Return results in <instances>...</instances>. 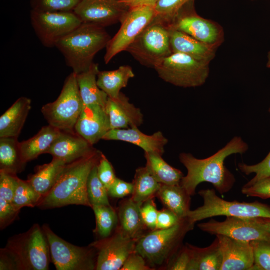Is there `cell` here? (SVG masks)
I'll return each mask as SVG.
<instances>
[{
    "instance_id": "cell-45",
    "label": "cell",
    "mask_w": 270,
    "mask_h": 270,
    "mask_svg": "<svg viewBox=\"0 0 270 270\" xmlns=\"http://www.w3.org/2000/svg\"><path fill=\"white\" fill-rule=\"evenodd\" d=\"M20 212L12 202H9L2 198H0V228L4 229L18 216Z\"/></svg>"
},
{
    "instance_id": "cell-48",
    "label": "cell",
    "mask_w": 270,
    "mask_h": 270,
    "mask_svg": "<svg viewBox=\"0 0 270 270\" xmlns=\"http://www.w3.org/2000/svg\"><path fill=\"white\" fill-rule=\"evenodd\" d=\"M182 219L172 211L166 208L158 211L156 230L170 228L180 222Z\"/></svg>"
},
{
    "instance_id": "cell-39",
    "label": "cell",
    "mask_w": 270,
    "mask_h": 270,
    "mask_svg": "<svg viewBox=\"0 0 270 270\" xmlns=\"http://www.w3.org/2000/svg\"><path fill=\"white\" fill-rule=\"evenodd\" d=\"M250 243L254 254V264L251 270H270V242L259 240Z\"/></svg>"
},
{
    "instance_id": "cell-38",
    "label": "cell",
    "mask_w": 270,
    "mask_h": 270,
    "mask_svg": "<svg viewBox=\"0 0 270 270\" xmlns=\"http://www.w3.org/2000/svg\"><path fill=\"white\" fill-rule=\"evenodd\" d=\"M82 0H31L32 10L40 12H72Z\"/></svg>"
},
{
    "instance_id": "cell-21",
    "label": "cell",
    "mask_w": 270,
    "mask_h": 270,
    "mask_svg": "<svg viewBox=\"0 0 270 270\" xmlns=\"http://www.w3.org/2000/svg\"><path fill=\"white\" fill-rule=\"evenodd\" d=\"M104 140L124 142L142 148L144 152L162 156L164 146L168 142L163 134L158 131L152 135L142 132L138 128L127 129H111L103 138Z\"/></svg>"
},
{
    "instance_id": "cell-16",
    "label": "cell",
    "mask_w": 270,
    "mask_h": 270,
    "mask_svg": "<svg viewBox=\"0 0 270 270\" xmlns=\"http://www.w3.org/2000/svg\"><path fill=\"white\" fill-rule=\"evenodd\" d=\"M130 8L122 0H82L74 12L82 23L105 28L121 23Z\"/></svg>"
},
{
    "instance_id": "cell-36",
    "label": "cell",
    "mask_w": 270,
    "mask_h": 270,
    "mask_svg": "<svg viewBox=\"0 0 270 270\" xmlns=\"http://www.w3.org/2000/svg\"><path fill=\"white\" fill-rule=\"evenodd\" d=\"M87 192L92 208L94 206H111L108 199V190L98 176L97 166L92 170L88 177Z\"/></svg>"
},
{
    "instance_id": "cell-42",
    "label": "cell",
    "mask_w": 270,
    "mask_h": 270,
    "mask_svg": "<svg viewBox=\"0 0 270 270\" xmlns=\"http://www.w3.org/2000/svg\"><path fill=\"white\" fill-rule=\"evenodd\" d=\"M242 192L247 196L270 198V177L264 178L251 185L245 184Z\"/></svg>"
},
{
    "instance_id": "cell-20",
    "label": "cell",
    "mask_w": 270,
    "mask_h": 270,
    "mask_svg": "<svg viewBox=\"0 0 270 270\" xmlns=\"http://www.w3.org/2000/svg\"><path fill=\"white\" fill-rule=\"evenodd\" d=\"M105 107L111 129L138 128L144 122L140 110L131 104L122 92L116 98L108 97Z\"/></svg>"
},
{
    "instance_id": "cell-9",
    "label": "cell",
    "mask_w": 270,
    "mask_h": 270,
    "mask_svg": "<svg viewBox=\"0 0 270 270\" xmlns=\"http://www.w3.org/2000/svg\"><path fill=\"white\" fill-rule=\"evenodd\" d=\"M209 65L184 54L172 53L154 70L168 83L184 88H196L206 82L210 74Z\"/></svg>"
},
{
    "instance_id": "cell-2",
    "label": "cell",
    "mask_w": 270,
    "mask_h": 270,
    "mask_svg": "<svg viewBox=\"0 0 270 270\" xmlns=\"http://www.w3.org/2000/svg\"><path fill=\"white\" fill-rule=\"evenodd\" d=\"M102 154L96 150L86 156L66 164L54 187L40 199L37 206L49 209L76 204L92 208L88 196V180Z\"/></svg>"
},
{
    "instance_id": "cell-49",
    "label": "cell",
    "mask_w": 270,
    "mask_h": 270,
    "mask_svg": "<svg viewBox=\"0 0 270 270\" xmlns=\"http://www.w3.org/2000/svg\"><path fill=\"white\" fill-rule=\"evenodd\" d=\"M145 259L135 251L128 257L121 270H152Z\"/></svg>"
},
{
    "instance_id": "cell-12",
    "label": "cell",
    "mask_w": 270,
    "mask_h": 270,
    "mask_svg": "<svg viewBox=\"0 0 270 270\" xmlns=\"http://www.w3.org/2000/svg\"><path fill=\"white\" fill-rule=\"evenodd\" d=\"M154 6L142 5L130 8L118 32L106 46L104 62L108 64L117 54L126 51L156 17Z\"/></svg>"
},
{
    "instance_id": "cell-8",
    "label": "cell",
    "mask_w": 270,
    "mask_h": 270,
    "mask_svg": "<svg viewBox=\"0 0 270 270\" xmlns=\"http://www.w3.org/2000/svg\"><path fill=\"white\" fill-rule=\"evenodd\" d=\"M126 51L142 65L154 68L172 54L169 26L154 18Z\"/></svg>"
},
{
    "instance_id": "cell-10",
    "label": "cell",
    "mask_w": 270,
    "mask_h": 270,
    "mask_svg": "<svg viewBox=\"0 0 270 270\" xmlns=\"http://www.w3.org/2000/svg\"><path fill=\"white\" fill-rule=\"evenodd\" d=\"M42 230L48 240L52 260L57 270H94L97 262L96 250L73 245L54 234L47 224Z\"/></svg>"
},
{
    "instance_id": "cell-33",
    "label": "cell",
    "mask_w": 270,
    "mask_h": 270,
    "mask_svg": "<svg viewBox=\"0 0 270 270\" xmlns=\"http://www.w3.org/2000/svg\"><path fill=\"white\" fill-rule=\"evenodd\" d=\"M132 183L134 190L130 198L140 205L148 200L154 198L162 185L146 166L139 168L136 170Z\"/></svg>"
},
{
    "instance_id": "cell-25",
    "label": "cell",
    "mask_w": 270,
    "mask_h": 270,
    "mask_svg": "<svg viewBox=\"0 0 270 270\" xmlns=\"http://www.w3.org/2000/svg\"><path fill=\"white\" fill-rule=\"evenodd\" d=\"M62 131L50 125L44 126L38 132L27 140L20 142L22 158L27 163L40 155L47 154Z\"/></svg>"
},
{
    "instance_id": "cell-23",
    "label": "cell",
    "mask_w": 270,
    "mask_h": 270,
    "mask_svg": "<svg viewBox=\"0 0 270 270\" xmlns=\"http://www.w3.org/2000/svg\"><path fill=\"white\" fill-rule=\"evenodd\" d=\"M142 206L130 198L120 202L117 211L119 228L126 236L136 241L148 230L142 218Z\"/></svg>"
},
{
    "instance_id": "cell-24",
    "label": "cell",
    "mask_w": 270,
    "mask_h": 270,
    "mask_svg": "<svg viewBox=\"0 0 270 270\" xmlns=\"http://www.w3.org/2000/svg\"><path fill=\"white\" fill-rule=\"evenodd\" d=\"M31 100L18 98L0 118V138H18L32 108Z\"/></svg>"
},
{
    "instance_id": "cell-30",
    "label": "cell",
    "mask_w": 270,
    "mask_h": 270,
    "mask_svg": "<svg viewBox=\"0 0 270 270\" xmlns=\"http://www.w3.org/2000/svg\"><path fill=\"white\" fill-rule=\"evenodd\" d=\"M134 76L131 66H122L114 70L100 71L97 84L109 98H116L121 92V90L126 87L129 80Z\"/></svg>"
},
{
    "instance_id": "cell-37",
    "label": "cell",
    "mask_w": 270,
    "mask_h": 270,
    "mask_svg": "<svg viewBox=\"0 0 270 270\" xmlns=\"http://www.w3.org/2000/svg\"><path fill=\"white\" fill-rule=\"evenodd\" d=\"M194 0H160L155 5V18L168 26L178 12Z\"/></svg>"
},
{
    "instance_id": "cell-52",
    "label": "cell",
    "mask_w": 270,
    "mask_h": 270,
    "mask_svg": "<svg viewBox=\"0 0 270 270\" xmlns=\"http://www.w3.org/2000/svg\"><path fill=\"white\" fill-rule=\"evenodd\" d=\"M267 68H270V51L268 52V62L266 64Z\"/></svg>"
},
{
    "instance_id": "cell-4",
    "label": "cell",
    "mask_w": 270,
    "mask_h": 270,
    "mask_svg": "<svg viewBox=\"0 0 270 270\" xmlns=\"http://www.w3.org/2000/svg\"><path fill=\"white\" fill-rule=\"evenodd\" d=\"M110 39L105 28L82 23L60 40L56 47L64 56L67 66L78 74L90 68L95 56L106 48Z\"/></svg>"
},
{
    "instance_id": "cell-34",
    "label": "cell",
    "mask_w": 270,
    "mask_h": 270,
    "mask_svg": "<svg viewBox=\"0 0 270 270\" xmlns=\"http://www.w3.org/2000/svg\"><path fill=\"white\" fill-rule=\"evenodd\" d=\"M92 208L96 218V226L94 233L100 239L108 238L114 233L118 226L117 212L111 206H94Z\"/></svg>"
},
{
    "instance_id": "cell-11",
    "label": "cell",
    "mask_w": 270,
    "mask_h": 270,
    "mask_svg": "<svg viewBox=\"0 0 270 270\" xmlns=\"http://www.w3.org/2000/svg\"><path fill=\"white\" fill-rule=\"evenodd\" d=\"M30 21L36 35L46 48L56 47L62 38L82 22L72 12H40L32 10Z\"/></svg>"
},
{
    "instance_id": "cell-54",
    "label": "cell",
    "mask_w": 270,
    "mask_h": 270,
    "mask_svg": "<svg viewBox=\"0 0 270 270\" xmlns=\"http://www.w3.org/2000/svg\"><path fill=\"white\" fill-rule=\"evenodd\" d=\"M269 112H270V108Z\"/></svg>"
},
{
    "instance_id": "cell-7",
    "label": "cell",
    "mask_w": 270,
    "mask_h": 270,
    "mask_svg": "<svg viewBox=\"0 0 270 270\" xmlns=\"http://www.w3.org/2000/svg\"><path fill=\"white\" fill-rule=\"evenodd\" d=\"M84 107L76 74L72 72L56 100L44 106L41 111L49 125L61 131L73 132Z\"/></svg>"
},
{
    "instance_id": "cell-41",
    "label": "cell",
    "mask_w": 270,
    "mask_h": 270,
    "mask_svg": "<svg viewBox=\"0 0 270 270\" xmlns=\"http://www.w3.org/2000/svg\"><path fill=\"white\" fill-rule=\"evenodd\" d=\"M18 179L17 174L0 171V198L12 203Z\"/></svg>"
},
{
    "instance_id": "cell-27",
    "label": "cell",
    "mask_w": 270,
    "mask_h": 270,
    "mask_svg": "<svg viewBox=\"0 0 270 270\" xmlns=\"http://www.w3.org/2000/svg\"><path fill=\"white\" fill-rule=\"evenodd\" d=\"M66 164L63 161L53 158L50 162L37 166L35 174L26 180L42 198L54 187Z\"/></svg>"
},
{
    "instance_id": "cell-35",
    "label": "cell",
    "mask_w": 270,
    "mask_h": 270,
    "mask_svg": "<svg viewBox=\"0 0 270 270\" xmlns=\"http://www.w3.org/2000/svg\"><path fill=\"white\" fill-rule=\"evenodd\" d=\"M41 198L27 180L18 178L12 200V204L18 210L24 207L37 206Z\"/></svg>"
},
{
    "instance_id": "cell-32",
    "label": "cell",
    "mask_w": 270,
    "mask_h": 270,
    "mask_svg": "<svg viewBox=\"0 0 270 270\" xmlns=\"http://www.w3.org/2000/svg\"><path fill=\"white\" fill-rule=\"evenodd\" d=\"M162 156L154 153L145 152L146 166L148 170L160 184H179L184 176L183 173L168 164Z\"/></svg>"
},
{
    "instance_id": "cell-31",
    "label": "cell",
    "mask_w": 270,
    "mask_h": 270,
    "mask_svg": "<svg viewBox=\"0 0 270 270\" xmlns=\"http://www.w3.org/2000/svg\"><path fill=\"white\" fill-rule=\"evenodd\" d=\"M26 164L18 138H0V171L17 174L24 170Z\"/></svg>"
},
{
    "instance_id": "cell-5",
    "label": "cell",
    "mask_w": 270,
    "mask_h": 270,
    "mask_svg": "<svg viewBox=\"0 0 270 270\" xmlns=\"http://www.w3.org/2000/svg\"><path fill=\"white\" fill-rule=\"evenodd\" d=\"M188 217L168 228L146 232L136 242L135 252L140 254L152 269H166L182 246L186 234L194 226Z\"/></svg>"
},
{
    "instance_id": "cell-13",
    "label": "cell",
    "mask_w": 270,
    "mask_h": 270,
    "mask_svg": "<svg viewBox=\"0 0 270 270\" xmlns=\"http://www.w3.org/2000/svg\"><path fill=\"white\" fill-rule=\"evenodd\" d=\"M168 26L185 33L216 50L224 42L222 27L216 22L198 15L194 9V2L185 6Z\"/></svg>"
},
{
    "instance_id": "cell-50",
    "label": "cell",
    "mask_w": 270,
    "mask_h": 270,
    "mask_svg": "<svg viewBox=\"0 0 270 270\" xmlns=\"http://www.w3.org/2000/svg\"><path fill=\"white\" fill-rule=\"evenodd\" d=\"M130 8L142 5L155 6L160 0H121Z\"/></svg>"
},
{
    "instance_id": "cell-28",
    "label": "cell",
    "mask_w": 270,
    "mask_h": 270,
    "mask_svg": "<svg viewBox=\"0 0 270 270\" xmlns=\"http://www.w3.org/2000/svg\"><path fill=\"white\" fill-rule=\"evenodd\" d=\"M156 196L166 208L172 211L180 218L186 217L190 210L191 196L180 184H162Z\"/></svg>"
},
{
    "instance_id": "cell-6",
    "label": "cell",
    "mask_w": 270,
    "mask_h": 270,
    "mask_svg": "<svg viewBox=\"0 0 270 270\" xmlns=\"http://www.w3.org/2000/svg\"><path fill=\"white\" fill-rule=\"evenodd\" d=\"M198 194L203 199L204 204L194 210H190L186 216L194 224L218 216L270 218V206L258 202L227 201L220 198L213 189L202 190Z\"/></svg>"
},
{
    "instance_id": "cell-17",
    "label": "cell",
    "mask_w": 270,
    "mask_h": 270,
    "mask_svg": "<svg viewBox=\"0 0 270 270\" xmlns=\"http://www.w3.org/2000/svg\"><path fill=\"white\" fill-rule=\"evenodd\" d=\"M110 130L106 107L98 104L84 106L74 128L78 134L92 146L102 140Z\"/></svg>"
},
{
    "instance_id": "cell-43",
    "label": "cell",
    "mask_w": 270,
    "mask_h": 270,
    "mask_svg": "<svg viewBox=\"0 0 270 270\" xmlns=\"http://www.w3.org/2000/svg\"><path fill=\"white\" fill-rule=\"evenodd\" d=\"M143 222L147 230H156L157 218L158 214L154 198L144 202L140 208Z\"/></svg>"
},
{
    "instance_id": "cell-14",
    "label": "cell",
    "mask_w": 270,
    "mask_h": 270,
    "mask_svg": "<svg viewBox=\"0 0 270 270\" xmlns=\"http://www.w3.org/2000/svg\"><path fill=\"white\" fill-rule=\"evenodd\" d=\"M202 231L213 235H222L234 239L251 242H270V232L254 218L227 216L224 222L212 220L198 225Z\"/></svg>"
},
{
    "instance_id": "cell-53",
    "label": "cell",
    "mask_w": 270,
    "mask_h": 270,
    "mask_svg": "<svg viewBox=\"0 0 270 270\" xmlns=\"http://www.w3.org/2000/svg\"><path fill=\"white\" fill-rule=\"evenodd\" d=\"M251 1H258V0H250Z\"/></svg>"
},
{
    "instance_id": "cell-26",
    "label": "cell",
    "mask_w": 270,
    "mask_h": 270,
    "mask_svg": "<svg viewBox=\"0 0 270 270\" xmlns=\"http://www.w3.org/2000/svg\"><path fill=\"white\" fill-rule=\"evenodd\" d=\"M99 72L98 64L94 62L88 70L76 74L84 106L98 104L106 106L108 96L98 85L97 76Z\"/></svg>"
},
{
    "instance_id": "cell-46",
    "label": "cell",
    "mask_w": 270,
    "mask_h": 270,
    "mask_svg": "<svg viewBox=\"0 0 270 270\" xmlns=\"http://www.w3.org/2000/svg\"><path fill=\"white\" fill-rule=\"evenodd\" d=\"M191 261V254L187 244L182 246L172 259L166 270H188Z\"/></svg>"
},
{
    "instance_id": "cell-44",
    "label": "cell",
    "mask_w": 270,
    "mask_h": 270,
    "mask_svg": "<svg viewBox=\"0 0 270 270\" xmlns=\"http://www.w3.org/2000/svg\"><path fill=\"white\" fill-rule=\"evenodd\" d=\"M97 172L100 180L108 190L117 178L111 163L103 154L97 165Z\"/></svg>"
},
{
    "instance_id": "cell-18",
    "label": "cell",
    "mask_w": 270,
    "mask_h": 270,
    "mask_svg": "<svg viewBox=\"0 0 270 270\" xmlns=\"http://www.w3.org/2000/svg\"><path fill=\"white\" fill-rule=\"evenodd\" d=\"M216 236L222 256L221 270H252L254 264V254L250 242L222 235Z\"/></svg>"
},
{
    "instance_id": "cell-47",
    "label": "cell",
    "mask_w": 270,
    "mask_h": 270,
    "mask_svg": "<svg viewBox=\"0 0 270 270\" xmlns=\"http://www.w3.org/2000/svg\"><path fill=\"white\" fill-rule=\"evenodd\" d=\"M134 190L133 183L126 182L116 178L114 183L108 189L109 196L117 198H123L132 195Z\"/></svg>"
},
{
    "instance_id": "cell-51",
    "label": "cell",
    "mask_w": 270,
    "mask_h": 270,
    "mask_svg": "<svg viewBox=\"0 0 270 270\" xmlns=\"http://www.w3.org/2000/svg\"><path fill=\"white\" fill-rule=\"evenodd\" d=\"M256 218L266 230L270 232V218L258 217Z\"/></svg>"
},
{
    "instance_id": "cell-40",
    "label": "cell",
    "mask_w": 270,
    "mask_h": 270,
    "mask_svg": "<svg viewBox=\"0 0 270 270\" xmlns=\"http://www.w3.org/2000/svg\"><path fill=\"white\" fill-rule=\"evenodd\" d=\"M238 168L242 173L247 176L251 174H256L255 176L246 184L248 186L270 177V152L262 162L250 166L240 163L238 164Z\"/></svg>"
},
{
    "instance_id": "cell-29",
    "label": "cell",
    "mask_w": 270,
    "mask_h": 270,
    "mask_svg": "<svg viewBox=\"0 0 270 270\" xmlns=\"http://www.w3.org/2000/svg\"><path fill=\"white\" fill-rule=\"evenodd\" d=\"M187 244L191 254L188 270H221L222 256L216 238L210 246L204 248Z\"/></svg>"
},
{
    "instance_id": "cell-3",
    "label": "cell",
    "mask_w": 270,
    "mask_h": 270,
    "mask_svg": "<svg viewBox=\"0 0 270 270\" xmlns=\"http://www.w3.org/2000/svg\"><path fill=\"white\" fill-rule=\"evenodd\" d=\"M0 270H48L50 250L42 228L36 224L15 236L0 249Z\"/></svg>"
},
{
    "instance_id": "cell-1",
    "label": "cell",
    "mask_w": 270,
    "mask_h": 270,
    "mask_svg": "<svg viewBox=\"0 0 270 270\" xmlns=\"http://www.w3.org/2000/svg\"><path fill=\"white\" fill-rule=\"evenodd\" d=\"M248 148L247 144L236 136L207 158L198 159L190 154H180V160L188 170L180 184L191 196L195 194L198 186L203 182L212 184L221 194L229 192L236 178L224 166V160L232 154L246 152Z\"/></svg>"
},
{
    "instance_id": "cell-22",
    "label": "cell",
    "mask_w": 270,
    "mask_h": 270,
    "mask_svg": "<svg viewBox=\"0 0 270 270\" xmlns=\"http://www.w3.org/2000/svg\"><path fill=\"white\" fill-rule=\"evenodd\" d=\"M170 28V42L172 53L184 54L209 64L215 58L217 50L185 33Z\"/></svg>"
},
{
    "instance_id": "cell-55",
    "label": "cell",
    "mask_w": 270,
    "mask_h": 270,
    "mask_svg": "<svg viewBox=\"0 0 270 270\" xmlns=\"http://www.w3.org/2000/svg\"></svg>"
},
{
    "instance_id": "cell-19",
    "label": "cell",
    "mask_w": 270,
    "mask_h": 270,
    "mask_svg": "<svg viewBox=\"0 0 270 270\" xmlns=\"http://www.w3.org/2000/svg\"><path fill=\"white\" fill-rule=\"evenodd\" d=\"M96 150L76 131H62L47 154L68 164L90 154Z\"/></svg>"
},
{
    "instance_id": "cell-15",
    "label": "cell",
    "mask_w": 270,
    "mask_h": 270,
    "mask_svg": "<svg viewBox=\"0 0 270 270\" xmlns=\"http://www.w3.org/2000/svg\"><path fill=\"white\" fill-rule=\"evenodd\" d=\"M136 241L126 236L118 226L108 238L90 246L97 251L96 270H121L130 255L135 251Z\"/></svg>"
}]
</instances>
